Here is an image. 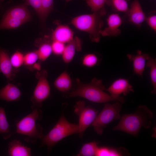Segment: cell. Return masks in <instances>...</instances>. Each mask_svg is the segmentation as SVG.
I'll list each match as a JSON object with an SVG mask.
<instances>
[{"instance_id":"cell-1","label":"cell","mask_w":156,"mask_h":156,"mask_svg":"<svg viewBox=\"0 0 156 156\" xmlns=\"http://www.w3.org/2000/svg\"><path fill=\"white\" fill-rule=\"evenodd\" d=\"M76 82V88L74 90L68 93V97H81L96 103L118 101L123 103L125 101L124 98L122 97L114 98L105 92L104 91L106 88L101 79L94 78L90 83H84L79 79H77Z\"/></svg>"},{"instance_id":"cell-2","label":"cell","mask_w":156,"mask_h":156,"mask_svg":"<svg viewBox=\"0 0 156 156\" xmlns=\"http://www.w3.org/2000/svg\"><path fill=\"white\" fill-rule=\"evenodd\" d=\"M153 116L152 112L146 106L140 105L134 113L123 115L118 123L112 129L136 137L142 127L146 129L151 128L152 124L151 119Z\"/></svg>"},{"instance_id":"cell-3","label":"cell","mask_w":156,"mask_h":156,"mask_svg":"<svg viewBox=\"0 0 156 156\" xmlns=\"http://www.w3.org/2000/svg\"><path fill=\"white\" fill-rule=\"evenodd\" d=\"M106 13V10L103 8L91 14L76 16L72 19L71 23L78 29L88 33L92 42H98L104 25L102 17Z\"/></svg>"},{"instance_id":"cell-4","label":"cell","mask_w":156,"mask_h":156,"mask_svg":"<svg viewBox=\"0 0 156 156\" xmlns=\"http://www.w3.org/2000/svg\"><path fill=\"white\" fill-rule=\"evenodd\" d=\"M32 112L27 115L16 124V133L25 135L26 142L35 144L38 139H41L44 135L42 133V128L37 120H40L42 118V111L40 108L32 109Z\"/></svg>"},{"instance_id":"cell-5","label":"cell","mask_w":156,"mask_h":156,"mask_svg":"<svg viewBox=\"0 0 156 156\" xmlns=\"http://www.w3.org/2000/svg\"><path fill=\"white\" fill-rule=\"evenodd\" d=\"M79 133L78 125L69 122L62 114L53 127L41 139L40 147L46 145L49 152L56 144L63 139Z\"/></svg>"},{"instance_id":"cell-6","label":"cell","mask_w":156,"mask_h":156,"mask_svg":"<svg viewBox=\"0 0 156 156\" xmlns=\"http://www.w3.org/2000/svg\"><path fill=\"white\" fill-rule=\"evenodd\" d=\"M122 103L118 101L112 104L107 103L97 115L91 125L94 131L98 134H102L103 129L111 122L120 120L121 118L120 112Z\"/></svg>"},{"instance_id":"cell-7","label":"cell","mask_w":156,"mask_h":156,"mask_svg":"<svg viewBox=\"0 0 156 156\" xmlns=\"http://www.w3.org/2000/svg\"><path fill=\"white\" fill-rule=\"evenodd\" d=\"M36 77L38 81L30 99L32 103V109L40 108L42 103L49 96L50 87L47 79V71L44 69L37 72Z\"/></svg>"},{"instance_id":"cell-8","label":"cell","mask_w":156,"mask_h":156,"mask_svg":"<svg viewBox=\"0 0 156 156\" xmlns=\"http://www.w3.org/2000/svg\"><path fill=\"white\" fill-rule=\"evenodd\" d=\"M98 112L91 107L86 106L83 101L76 102L74 106V113L79 118L78 134L80 138L83 136L85 131L93 122Z\"/></svg>"},{"instance_id":"cell-9","label":"cell","mask_w":156,"mask_h":156,"mask_svg":"<svg viewBox=\"0 0 156 156\" xmlns=\"http://www.w3.org/2000/svg\"><path fill=\"white\" fill-rule=\"evenodd\" d=\"M105 90L108 92L112 97L118 98L120 95H126L130 92H133L132 86L128 79L120 78L115 80Z\"/></svg>"},{"instance_id":"cell-10","label":"cell","mask_w":156,"mask_h":156,"mask_svg":"<svg viewBox=\"0 0 156 156\" xmlns=\"http://www.w3.org/2000/svg\"><path fill=\"white\" fill-rule=\"evenodd\" d=\"M107 27L101 32L103 36L116 37L121 33L119 27L122 23V19L119 15L116 13L112 14L108 17L107 19Z\"/></svg>"},{"instance_id":"cell-11","label":"cell","mask_w":156,"mask_h":156,"mask_svg":"<svg viewBox=\"0 0 156 156\" xmlns=\"http://www.w3.org/2000/svg\"><path fill=\"white\" fill-rule=\"evenodd\" d=\"M126 13L129 21L137 26H140L146 21V17L138 0H134L133 1Z\"/></svg>"},{"instance_id":"cell-12","label":"cell","mask_w":156,"mask_h":156,"mask_svg":"<svg viewBox=\"0 0 156 156\" xmlns=\"http://www.w3.org/2000/svg\"><path fill=\"white\" fill-rule=\"evenodd\" d=\"M127 56L132 63L134 73L142 76L146 66V62L150 56L147 54L142 53L140 50H138L136 55L128 54Z\"/></svg>"},{"instance_id":"cell-13","label":"cell","mask_w":156,"mask_h":156,"mask_svg":"<svg viewBox=\"0 0 156 156\" xmlns=\"http://www.w3.org/2000/svg\"><path fill=\"white\" fill-rule=\"evenodd\" d=\"M82 41L78 37L75 36L65 45L62 54V57L64 62L66 64L70 62L73 59L76 51L81 50Z\"/></svg>"},{"instance_id":"cell-14","label":"cell","mask_w":156,"mask_h":156,"mask_svg":"<svg viewBox=\"0 0 156 156\" xmlns=\"http://www.w3.org/2000/svg\"><path fill=\"white\" fill-rule=\"evenodd\" d=\"M12 67L8 53L0 47V72L5 76L8 81L12 80L15 76Z\"/></svg>"},{"instance_id":"cell-15","label":"cell","mask_w":156,"mask_h":156,"mask_svg":"<svg viewBox=\"0 0 156 156\" xmlns=\"http://www.w3.org/2000/svg\"><path fill=\"white\" fill-rule=\"evenodd\" d=\"M21 92L19 88L11 83H8L0 89V100L7 102L16 101L19 100Z\"/></svg>"},{"instance_id":"cell-16","label":"cell","mask_w":156,"mask_h":156,"mask_svg":"<svg viewBox=\"0 0 156 156\" xmlns=\"http://www.w3.org/2000/svg\"><path fill=\"white\" fill-rule=\"evenodd\" d=\"M73 32L68 26L60 25L53 32L52 38L53 41L67 43L73 38Z\"/></svg>"},{"instance_id":"cell-17","label":"cell","mask_w":156,"mask_h":156,"mask_svg":"<svg viewBox=\"0 0 156 156\" xmlns=\"http://www.w3.org/2000/svg\"><path fill=\"white\" fill-rule=\"evenodd\" d=\"M8 154L10 156H30L31 148L23 145L18 140L14 139L8 144Z\"/></svg>"},{"instance_id":"cell-18","label":"cell","mask_w":156,"mask_h":156,"mask_svg":"<svg viewBox=\"0 0 156 156\" xmlns=\"http://www.w3.org/2000/svg\"><path fill=\"white\" fill-rule=\"evenodd\" d=\"M5 16L13 17L25 22L29 21L31 18L30 14L25 4L16 6L9 9L3 16Z\"/></svg>"},{"instance_id":"cell-19","label":"cell","mask_w":156,"mask_h":156,"mask_svg":"<svg viewBox=\"0 0 156 156\" xmlns=\"http://www.w3.org/2000/svg\"><path fill=\"white\" fill-rule=\"evenodd\" d=\"M54 85L60 91L63 92H68L72 87V82L68 73L64 71L61 73L55 80Z\"/></svg>"},{"instance_id":"cell-20","label":"cell","mask_w":156,"mask_h":156,"mask_svg":"<svg viewBox=\"0 0 156 156\" xmlns=\"http://www.w3.org/2000/svg\"><path fill=\"white\" fill-rule=\"evenodd\" d=\"M12 134L4 108L0 107V135H2L4 139L6 140L10 138Z\"/></svg>"},{"instance_id":"cell-21","label":"cell","mask_w":156,"mask_h":156,"mask_svg":"<svg viewBox=\"0 0 156 156\" xmlns=\"http://www.w3.org/2000/svg\"><path fill=\"white\" fill-rule=\"evenodd\" d=\"M98 148V143L95 141L84 144L81 148L77 156H96Z\"/></svg>"},{"instance_id":"cell-22","label":"cell","mask_w":156,"mask_h":156,"mask_svg":"<svg viewBox=\"0 0 156 156\" xmlns=\"http://www.w3.org/2000/svg\"><path fill=\"white\" fill-rule=\"evenodd\" d=\"M25 22L13 17H3L0 22V30L17 28Z\"/></svg>"},{"instance_id":"cell-23","label":"cell","mask_w":156,"mask_h":156,"mask_svg":"<svg viewBox=\"0 0 156 156\" xmlns=\"http://www.w3.org/2000/svg\"><path fill=\"white\" fill-rule=\"evenodd\" d=\"M125 149L123 148H119L114 149L106 147L98 148L96 156H121L125 155L126 152Z\"/></svg>"},{"instance_id":"cell-24","label":"cell","mask_w":156,"mask_h":156,"mask_svg":"<svg viewBox=\"0 0 156 156\" xmlns=\"http://www.w3.org/2000/svg\"><path fill=\"white\" fill-rule=\"evenodd\" d=\"M146 66L150 68V74L151 80L153 87L151 91L152 93H156V60L151 57L147 60L146 63Z\"/></svg>"},{"instance_id":"cell-25","label":"cell","mask_w":156,"mask_h":156,"mask_svg":"<svg viewBox=\"0 0 156 156\" xmlns=\"http://www.w3.org/2000/svg\"><path fill=\"white\" fill-rule=\"evenodd\" d=\"M37 52L38 59L42 61H45L52 52L51 44L48 42L42 44Z\"/></svg>"},{"instance_id":"cell-26","label":"cell","mask_w":156,"mask_h":156,"mask_svg":"<svg viewBox=\"0 0 156 156\" xmlns=\"http://www.w3.org/2000/svg\"><path fill=\"white\" fill-rule=\"evenodd\" d=\"M107 3L111 4L114 9L119 12L127 13L129 9L126 0H108Z\"/></svg>"},{"instance_id":"cell-27","label":"cell","mask_w":156,"mask_h":156,"mask_svg":"<svg viewBox=\"0 0 156 156\" xmlns=\"http://www.w3.org/2000/svg\"><path fill=\"white\" fill-rule=\"evenodd\" d=\"M42 14V23L45 22L48 15L52 11L53 6V0H41Z\"/></svg>"},{"instance_id":"cell-28","label":"cell","mask_w":156,"mask_h":156,"mask_svg":"<svg viewBox=\"0 0 156 156\" xmlns=\"http://www.w3.org/2000/svg\"><path fill=\"white\" fill-rule=\"evenodd\" d=\"M24 55L21 52L16 51L10 58V61L13 67L18 68L24 64Z\"/></svg>"},{"instance_id":"cell-29","label":"cell","mask_w":156,"mask_h":156,"mask_svg":"<svg viewBox=\"0 0 156 156\" xmlns=\"http://www.w3.org/2000/svg\"><path fill=\"white\" fill-rule=\"evenodd\" d=\"M98 62L97 56L94 54L89 53L85 55L82 60V64L85 66L91 67L96 65Z\"/></svg>"},{"instance_id":"cell-30","label":"cell","mask_w":156,"mask_h":156,"mask_svg":"<svg viewBox=\"0 0 156 156\" xmlns=\"http://www.w3.org/2000/svg\"><path fill=\"white\" fill-rule=\"evenodd\" d=\"M108 0H86L88 5L93 12L98 11L103 8Z\"/></svg>"},{"instance_id":"cell-31","label":"cell","mask_w":156,"mask_h":156,"mask_svg":"<svg viewBox=\"0 0 156 156\" xmlns=\"http://www.w3.org/2000/svg\"><path fill=\"white\" fill-rule=\"evenodd\" d=\"M38 59L37 51L29 52L24 56V64L26 66H31L36 63Z\"/></svg>"},{"instance_id":"cell-32","label":"cell","mask_w":156,"mask_h":156,"mask_svg":"<svg viewBox=\"0 0 156 156\" xmlns=\"http://www.w3.org/2000/svg\"><path fill=\"white\" fill-rule=\"evenodd\" d=\"M27 4L31 6L36 11L42 22V14L41 0H26Z\"/></svg>"},{"instance_id":"cell-33","label":"cell","mask_w":156,"mask_h":156,"mask_svg":"<svg viewBox=\"0 0 156 156\" xmlns=\"http://www.w3.org/2000/svg\"><path fill=\"white\" fill-rule=\"evenodd\" d=\"M65 44L55 41H53L51 44L52 52L57 55H62L65 46Z\"/></svg>"},{"instance_id":"cell-34","label":"cell","mask_w":156,"mask_h":156,"mask_svg":"<svg viewBox=\"0 0 156 156\" xmlns=\"http://www.w3.org/2000/svg\"><path fill=\"white\" fill-rule=\"evenodd\" d=\"M148 26L155 31H156V15L152 14L146 17V21Z\"/></svg>"},{"instance_id":"cell-35","label":"cell","mask_w":156,"mask_h":156,"mask_svg":"<svg viewBox=\"0 0 156 156\" xmlns=\"http://www.w3.org/2000/svg\"><path fill=\"white\" fill-rule=\"evenodd\" d=\"M34 67L35 68L38 70L39 71L40 70V65L38 63H35L34 64Z\"/></svg>"},{"instance_id":"cell-36","label":"cell","mask_w":156,"mask_h":156,"mask_svg":"<svg viewBox=\"0 0 156 156\" xmlns=\"http://www.w3.org/2000/svg\"><path fill=\"white\" fill-rule=\"evenodd\" d=\"M4 0H0V5L4 1Z\"/></svg>"},{"instance_id":"cell-37","label":"cell","mask_w":156,"mask_h":156,"mask_svg":"<svg viewBox=\"0 0 156 156\" xmlns=\"http://www.w3.org/2000/svg\"><path fill=\"white\" fill-rule=\"evenodd\" d=\"M66 2H69L71 0H65Z\"/></svg>"}]
</instances>
